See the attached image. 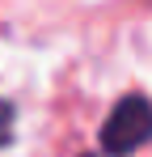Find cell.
Segmentation results:
<instances>
[{
	"mask_svg": "<svg viewBox=\"0 0 152 157\" xmlns=\"http://www.w3.org/2000/svg\"><path fill=\"white\" fill-rule=\"evenodd\" d=\"M148 140H152V102L144 94H127L110 110V119L101 123V144H106V153L127 157L135 149H144Z\"/></svg>",
	"mask_w": 152,
	"mask_h": 157,
	"instance_id": "1",
	"label": "cell"
},
{
	"mask_svg": "<svg viewBox=\"0 0 152 157\" xmlns=\"http://www.w3.org/2000/svg\"><path fill=\"white\" fill-rule=\"evenodd\" d=\"M13 115H17L13 102H9V98H0V144H9V140H13Z\"/></svg>",
	"mask_w": 152,
	"mask_h": 157,
	"instance_id": "2",
	"label": "cell"
},
{
	"mask_svg": "<svg viewBox=\"0 0 152 157\" xmlns=\"http://www.w3.org/2000/svg\"><path fill=\"white\" fill-rule=\"evenodd\" d=\"M85 157H97V153H85Z\"/></svg>",
	"mask_w": 152,
	"mask_h": 157,
	"instance_id": "3",
	"label": "cell"
}]
</instances>
